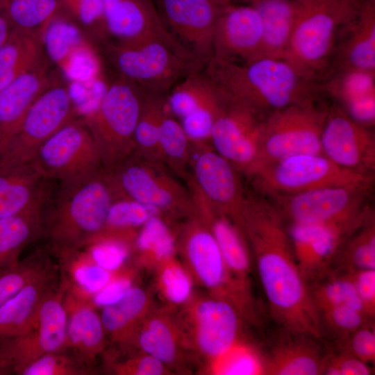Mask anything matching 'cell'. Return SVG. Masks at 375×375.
I'll use <instances>...</instances> for the list:
<instances>
[{
	"label": "cell",
	"mask_w": 375,
	"mask_h": 375,
	"mask_svg": "<svg viewBox=\"0 0 375 375\" xmlns=\"http://www.w3.org/2000/svg\"><path fill=\"white\" fill-rule=\"evenodd\" d=\"M158 148L159 161L185 183L190 176L192 145L178 120L168 110L167 102Z\"/></svg>",
	"instance_id": "obj_36"
},
{
	"label": "cell",
	"mask_w": 375,
	"mask_h": 375,
	"mask_svg": "<svg viewBox=\"0 0 375 375\" xmlns=\"http://www.w3.org/2000/svg\"><path fill=\"white\" fill-rule=\"evenodd\" d=\"M281 335L260 349L263 374L319 375L323 374L326 347L322 340L283 328Z\"/></svg>",
	"instance_id": "obj_24"
},
{
	"label": "cell",
	"mask_w": 375,
	"mask_h": 375,
	"mask_svg": "<svg viewBox=\"0 0 375 375\" xmlns=\"http://www.w3.org/2000/svg\"><path fill=\"white\" fill-rule=\"evenodd\" d=\"M48 200L0 219V269L17 263L22 251L42 235L43 211Z\"/></svg>",
	"instance_id": "obj_34"
},
{
	"label": "cell",
	"mask_w": 375,
	"mask_h": 375,
	"mask_svg": "<svg viewBox=\"0 0 375 375\" xmlns=\"http://www.w3.org/2000/svg\"><path fill=\"white\" fill-rule=\"evenodd\" d=\"M342 350L369 365L375 361V331L374 321L369 322L344 339L332 343Z\"/></svg>",
	"instance_id": "obj_53"
},
{
	"label": "cell",
	"mask_w": 375,
	"mask_h": 375,
	"mask_svg": "<svg viewBox=\"0 0 375 375\" xmlns=\"http://www.w3.org/2000/svg\"><path fill=\"white\" fill-rule=\"evenodd\" d=\"M111 361L108 367L118 375H162L168 372L163 362L145 353L122 361Z\"/></svg>",
	"instance_id": "obj_55"
},
{
	"label": "cell",
	"mask_w": 375,
	"mask_h": 375,
	"mask_svg": "<svg viewBox=\"0 0 375 375\" xmlns=\"http://www.w3.org/2000/svg\"><path fill=\"white\" fill-rule=\"evenodd\" d=\"M132 276L128 271L120 269L116 276L92 297L96 307H104L119 300L132 287Z\"/></svg>",
	"instance_id": "obj_57"
},
{
	"label": "cell",
	"mask_w": 375,
	"mask_h": 375,
	"mask_svg": "<svg viewBox=\"0 0 375 375\" xmlns=\"http://www.w3.org/2000/svg\"><path fill=\"white\" fill-rule=\"evenodd\" d=\"M58 67L67 83L89 81L105 72L99 51L90 41L75 47Z\"/></svg>",
	"instance_id": "obj_45"
},
{
	"label": "cell",
	"mask_w": 375,
	"mask_h": 375,
	"mask_svg": "<svg viewBox=\"0 0 375 375\" xmlns=\"http://www.w3.org/2000/svg\"><path fill=\"white\" fill-rule=\"evenodd\" d=\"M31 166L43 178L59 184L79 181L103 168L94 138L79 118L73 119L44 142Z\"/></svg>",
	"instance_id": "obj_14"
},
{
	"label": "cell",
	"mask_w": 375,
	"mask_h": 375,
	"mask_svg": "<svg viewBox=\"0 0 375 375\" xmlns=\"http://www.w3.org/2000/svg\"><path fill=\"white\" fill-rule=\"evenodd\" d=\"M143 96L144 90L138 86L114 75L97 111L82 119L107 171L134 153V133Z\"/></svg>",
	"instance_id": "obj_9"
},
{
	"label": "cell",
	"mask_w": 375,
	"mask_h": 375,
	"mask_svg": "<svg viewBox=\"0 0 375 375\" xmlns=\"http://www.w3.org/2000/svg\"><path fill=\"white\" fill-rule=\"evenodd\" d=\"M333 267L344 270L375 269L374 211L342 245Z\"/></svg>",
	"instance_id": "obj_42"
},
{
	"label": "cell",
	"mask_w": 375,
	"mask_h": 375,
	"mask_svg": "<svg viewBox=\"0 0 375 375\" xmlns=\"http://www.w3.org/2000/svg\"><path fill=\"white\" fill-rule=\"evenodd\" d=\"M47 248L37 249L17 263L0 269V307L54 263Z\"/></svg>",
	"instance_id": "obj_44"
},
{
	"label": "cell",
	"mask_w": 375,
	"mask_h": 375,
	"mask_svg": "<svg viewBox=\"0 0 375 375\" xmlns=\"http://www.w3.org/2000/svg\"><path fill=\"white\" fill-rule=\"evenodd\" d=\"M240 174L210 144L192 145L190 176L185 182L191 183L207 200L236 223L248 195Z\"/></svg>",
	"instance_id": "obj_17"
},
{
	"label": "cell",
	"mask_w": 375,
	"mask_h": 375,
	"mask_svg": "<svg viewBox=\"0 0 375 375\" xmlns=\"http://www.w3.org/2000/svg\"><path fill=\"white\" fill-rule=\"evenodd\" d=\"M105 72L86 82H68L67 88L77 118L84 119L93 115L99 107L109 82Z\"/></svg>",
	"instance_id": "obj_50"
},
{
	"label": "cell",
	"mask_w": 375,
	"mask_h": 375,
	"mask_svg": "<svg viewBox=\"0 0 375 375\" xmlns=\"http://www.w3.org/2000/svg\"><path fill=\"white\" fill-rule=\"evenodd\" d=\"M61 7V0H0V12L12 29L39 33Z\"/></svg>",
	"instance_id": "obj_43"
},
{
	"label": "cell",
	"mask_w": 375,
	"mask_h": 375,
	"mask_svg": "<svg viewBox=\"0 0 375 375\" xmlns=\"http://www.w3.org/2000/svg\"><path fill=\"white\" fill-rule=\"evenodd\" d=\"M323 93L331 97L352 119L368 128L375 122V72L340 68L320 83Z\"/></svg>",
	"instance_id": "obj_26"
},
{
	"label": "cell",
	"mask_w": 375,
	"mask_h": 375,
	"mask_svg": "<svg viewBox=\"0 0 375 375\" xmlns=\"http://www.w3.org/2000/svg\"><path fill=\"white\" fill-rule=\"evenodd\" d=\"M44 57L0 90V149L17 131L35 99L58 78Z\"/></svg>",
	"instance_id": "obj_27"
},
{
	"label": "cell",
	"mask_w": 375,
	"mask_h": 375,
	"mask_svg": "<svg viewBox=\"0 0 375 375\" xmlns=\"http://www.w3.org/2000/svg\"><path fill=\"white\" fill-rule=\"evenodd\" d=\"M103 3L104 0H61L62 8L97 47L106 41Z\"/></svg>",
	"instance_id": "obj_48"
},
{
	"label": "cell",
	"mask_w": 375,
	"mask_h": 375,
	"mask_svg": "<svg viewBox=\"0 0 375 375\" xmlns=\"http://www.w3.org/2000/svg\"><path fill=\"white\" fill-rule=\"evenodd\" d=\"M103 21L104 42L155 39L190 52L167 30L151 0H104Z\"/></svg>",
	"instance_id": "obj_20"
},
{
	"label": "cell",
	"mask_w": 375,
	"mask_h": 375,
	"mask_svg": "<svg viewBox=\"0 0 375 375\" xmlns=\"http://www.w3.org/2000/svg\"><path fill=\"white\" fill-rule=\"evenodd\" d=\"M59 276V264L54 263L0 307V342L29 329L42 299Z\"/></svg>",
	"instance_id": "obj_29"
},
{
	"label": "cell",
	"mask_w": 375,
	"mask_h": 375,
	"mask_svg": "<svg viewBox=\"0 0 375 375\" xmlns=\"http://www.w3.org/2000/svg\"><path fill=\"white\" fill-rule=\"evenodd\" d=\"M261 37V19L253 6L250 3L224 6L215 23L210 60L217 62L252 60L258 52Z\"/></svg>",
	"instance_id": "obj_21"
},
{
	"label": "cell",
	"mask_w": 375,
	"mask_h": 375,
	"mask_svg": "<svg viewBox=\"0 0 375 375\" xmlns=\"http://www.w3.org/2000/svg\"><path fill=\"white\" fill-rule=\"evenodd\" d=\"M171 224L162 215L151 217L138 231L133 249L141 263L158 265L172 258L177 249L176 234Z\"/></svg>",
	"instance_id": "obj_38"
},
{
	"label": "cell",
	"mask_w": 375,
	"mask_h": 375,
	"mask_svg": "<svg viewBox=\"0 0 375 375\" xmlns=\"http://www.w3.org/2000/svg\"><path fill=\"white\" fill-rule=\"evenodd\" d=\"M176 245L194 278L210 295L232 304L247 324L261 326L262 312L251 291L231 274L212 233L197 215L183 221Z\"/></svg>",
	"instance_id": "obj_6"
},
{
	"label": "cell",
	"mask_w": 375,
	"mask_h": 375,
	"mask_svg": "<svg viewBox=\"0 0 375 375\" xmlns=\"http://www.w3.org/2000/svg\"><path fill=\"white\" fill-rule=\"evenodd\" d=\"M371 188L325 187L272 199L289 223L326 224L355 231L374 211L367 203Z\"/></svg>",
	"instance_id": "obj_11"
},
{
	"label": "cell",
	"mask_w": 375,
	"mask_h": 375,
	"mask_svg": "<svg viewBox=\"0 0 375 375\" xmlns=\"http://www.w3.org/2000/svg\"><path fill=\"white\" fill-rule=\"evenodd\" d=\"M369 364L333 346L326 347L323 374L326 375H370Z\"/></svg>",
	"instance_id": "obj_54"
},
{
	"label": "cell",
	"mask_w": 375,
	"mask_h": 375,
	"mask_svg": "<svg viewBox=\"0 0 375 375\" xmlns=\"http://www.w3.org/2000/svg\"><path fill=\"white\" fill-rule=\"evenodd\" d=\"M149 306L147 292L133 285L119 300L103 307L100 317L107 339L124 347L130 346Z\"/></svg>",
	"instance_id": "obj_32"
},
{
	"label": "cell",
	"mask_w": 375,
	"mask_h": 375,
	"mask_svg": "<svg viewBox=\"0 0 375 375\" xmlns=\"http://www.w3.org/2000/svg\"><path fill=\"white\" fill-rule=\"evenodd\" d=\"M219 6H224L231 3L233 0H213ZM247 1V0H245Z\"/></svg>",
	"instance_id": "obj_60"
},
{
	"label": "cell",
	"mask_w": 375,
	"mask_h": 375,
	"mask_svg": "<svg viewBox=\"0 0 375 375\" xmlns=\"http://www.w3.org/2000/svg\"><path fill=\"white\" fill-rule=\"evenodd\" d=\"M186 304L188 340L210 364L249 342L243 332L247 323L229 302L210 295L192 297Z\"/></svg>",
	"instance_id": "obj_15"
},
{
	"label": "cell",
	"mask_w": 375,
	"mask_h": 375,
	"mask_svg": "<svg viewBox=\"0 0 375 375\" xmlns=\"http://www.w3.org/2000/svg\"><path fill=\"white\" fill-rule=\"evenodd\" d=\"M328 106L319 100L287 107L265 116L257 156L244 175L300 154L322 153L320 137Z\"/></svg>",
	"instance_id": "obj_8"
},
{
	"label": "cell",
	"mask_w": 375,
	"mask_h": 375,
	"mask_svg": "<svg viewBox=\"0 0 375 375\" xmlns=\"http://www.w3.org/2000/svg\"><path fill=\"white\" fill-rule=\"evenodd\" d=\"M171 34L206 66L212 56L213 35L221 7L213 0H156Z\"/></svg>",
	"instance_id": "obj_19"
},
{
	"label": "cell",
	"mask_w": 375,
	"mask_h": 375,
	"mask_svg": "<svg viewBox=\"0 0 375 375\" xmlns=\"http://www.w3.org/2000/svg\"><path fill=\"white\" fill-rule=\"evenodd\" d=\"M258 12L262 37L256 58H284L290 42L298 0H247Z\"/></svg>",
	"instance_id": "obj_30"
},
{
	"label": "cell",
	"mask_w": 375,
	"mask_h": 375,
	"mask_svg": "<svg viewBox=\"0 0 375 375\" xmlns=\"http://www.w3.org/2000/svg\"><path fill=\"white\" fill-rule=\"evenodd\" d=\"M67 312V350L92 373L106 346V335L92 295L69 283L65 296Z\"/></svg>",
	"instance_id": "obj_23"
},
{
	"label": "cell",
	"mask_w": 375,
	"mask_h": 375,
	"mask_svg": "<svg viewBox=\"0 0 375 375\" xmlns=\"http://www.w3.org/2000/svg\"><path fill=\"white\" fill-rule=\"evenodd\" d=\"M74 118L67 85L58 77L32 103L17 131L0 149V172L31 166L40 146Z\"/></svg>",
	"instance_id": "obj_12"
},
{
	"label": "cell",
	"mask_w": 375,
	"mask_h": 375,
	"mask_svg": "<svg viewBox=\"0 0 375 375\" xmlns=\"http://www.w3.org/2000/svg\"><path fill=\"white\" fill-rule=\"evenodd\" d=\"M12 31L5 16L0 12V47L6 41Z\"/></svg>",
	"instance_id": "obj_58"
},
{
	"label": "cell",
	"mask_w": 375,
	"mask_h": 375,
	"mask_svg": "<svg viewBox=\"0 0 375 375\" xmlns=\"http://www.w3.org/2000/svg\"><path fill=\"white\" fill-rule=\"evenodd\" d=\"M322 339L329 336L332 343L339 342L362 325L373 321L364 311L349 306H338L318 312Z\"/></svg>",
	"instance_id": "obj_47"
},
{
	"label": "cell",
	"mask_w": 375,
	"mask_h": 375,
	"mask_svg": "<svg viewBox=\"0 0 375 375\" xmlns=\"http://www.w3.org/2000/svg\"><path fill=\"white\" fill-rule=\"evenodd\" d=\"M98 49L115 76L145 92L167 94L184 77L206 67L188 51L155 39L133 42L108 41Z\"/></svg>",
	"instance_id": "obj_5"
},
{
	"label": "cell",
	"mask_w": 375,
	"mask_h": 375,
	"mask_svg": "<svg viewBox=\"0 0 375 375\" xmlns=\"http://www.w3.org/2000/svg\"><path fill=\"white\" fill-rule=\"evenodd\" d=\"M221 93L222 106L210 145L244 175L257 156L265 115Z\"/></svg>",
	"instance_id": "obj_16"
},
{
	"label": "cell",
	"mask_w": 375,
	"mask_h": 375,
	"mask_svg": "<svg viewBox=\"0 0 375 375\" xmlns=\"http://www.w3.org/2000/svg\"><path fill=\"white\" fill-rule=\"evenodd\" d=\"M157 280L161 294L172 305L186 303L192 297L191 274L174 256L158 265Z\"/></svg>",
	"instance_id": "obj_46"
},
{
	"label": "cell",
	"mask_w": 375,
	"mask_h": 375,
	"mask_svg": "<svg viewBox=\"0 0 375 375\" xmlns=\"http://www.w3.org/2000/svg\"><path fill=\"white\" fill-rule=\"evenodd\" d=\"M308 285L317 312L338 306H349L365 312L353 282L344 269L332 267Z\"/></svg>",
	"instance_id": "obj_39"
},
{
	"label": "cell",
	"mask_w": 375,
	"mask_h": 375,
	"mask_svg": "<svg viewBox=\"0 0 375 375\" xmlns=\"http://www.w3.org/2000/svg\"><path fill=\"white\" fill-rule=\"evenodd\" d=\"M92 374L70 352L65 350L40 356L22 368L18 375H88Z\"/></svg>",
	"instance_id": "obj_51"
},
{
	"label": "cell",
	"mask_w": 375,
	"mask_h": 375,
	"mask_svg": "<svg viewBox=\"0 0 375 375\" xmlns=\"http://www.w3.org/2000/svg\"><path fill=\"white\" fill-rule=\"evenodd\" d=\"M59 185L44 206L42 229L57 257L94 242L104 229L111 204L122 197L104 168L79 181Z\"/></svg>",
	"instance_id": "obj_3"
},
{
	"label": "cell",
	"mask_w": 375,
	"mask_h": 375,
	"mask_svg": "<svg viewBox=\"0 0 375 375\" xmlns=\"http://www.w3.org/2000/svg\"><path fill=\"white\" fill-rule=\"evenodd\" d=\"M38 36L44 56L58 67L75 47L90 41L62 6L40 30Z\"/></svg>",
	"instance_id": "obj_37"
},
{
	"label": "cell",
	"mask_w": 375,
	"mask_h": 375,
	"mask_svg": "<svg viewBox=\"0 0 375 375\" xmlns=\"http://www.w3.org/2000/svg\"><path fill=\"white\" fill-rule=\"evenodd\" d=\"M227 97L263 115L319 100L320 84L304 77L284 58L260 57L242 62L210 60L204 68Z\"/></svg>",
	"instance_id": "obj_2"
},
{
	"label": "cell",
	"mask_w": 375,
	"mask_h": 375,
	"mask_svg": "<svg viewBox=\"0 0 375 375\" xmlns=\"http://www.w3.org/2000/svg\"><path fill=\"white\" fill-rule=\"evenodd\" d=\"M300 272L308 283L334 265L338 252L354 231L326 224L290 223L287 227Z\"/></svg>",
	"instance_id": "obj_22"
},
{
	"label": "cell",
	"mask_w": 375,
	"mask_h": 375,
	"mask_svg": "<svg viewBox=\"0 0 375 375\" xmlns=\"http://www.w3.org/2000/svg\"><path fill=\"white\" fill-rule=\"evenodd\" d=\"M347 271L367 315H375V269Z\"/></svg>",
	"instance_id": "obj_56"
},
{
	"label": "cell",
	"mask_w": 375,
	"mask_h": 375,
	"mask_svg": "<svg viewBox=\"0 0 375 375\" xmlns=\"http://www.w3.org/2000/svg\"><path fill=\"white\" fill-rule=\"evenodd\" d=\"M322 153L336 165L374 174L375 136L372 128L352 119L339 106H328L320 137Z\"/></svg>",
	"instance_id": "obj_18"
},
{
	"label": "cell",
	"mask_w": 375,
	"mask_h": 375,
	"mask_svg": "<svg viewBox=\"0 0 375 375\" xmlns=\"http://www.w3.org/2000/svg\"><path fill=\"white\" fill-rule=\"evenodd\" d=\"M69 281L60 276L42 299L35 319L24 334L0 342V355L17 374L40 356L67 350V312L65 296Z\"/></svg>",
	"instance_id": "obj_13"
},
{
	"label": "cell",
	"mask_w": 375,
	"mask_h": 375,
	"mask_svg": "<svg viewBox=\"0 0 375 375\" xmlns=\"http://www.w3.org/2000/svg\"><path fill=\"white\" fill-rule=\"evenodd\" d=\"M298 1L285 59L304 77L320 84L331 72L339 37L367 0Z\"/></svg>",
	"instance_id": "obj_4"
},
{
	"label": "cell",
	"mask_w": 375,
	"mask_h": 375,
	"mask_svg": "<svg viewBox=\"0 0 375 375\" xmlns=\"http://www.w3.org/2000/svg\"><path fill=\"white\" fill-rule=\"evenodd\" d=\"M168 110L179 122L197 126L214 124L222 106V94L203 70L175 84L166 97Z\"/></svg>",
	"instance_id": "obj_25"
},
{
	"label": "cell",
	"mask_w": 375,
	"mask_h": 375,
	"mask_svg": "<svg viewBox=\"0 0 375 375\" xmlns=\"http://www.w3.org/2000/svg\"><path fill=\"white\" fill-rule=\"evenodd\" d=\"M158 214L160 213L150 206L127 197H119L111 204L104 229L98 238H116L133 244L140 227Z\"/></svg>",
	"instance_id": "obj_41"
},
{
	"label": "cell",
	"mask_w": 375,
	"mask_h": 375,
	"mask_svg": "<svg viewBox=\"0 0 375 375\" xmlns=\"http://www.w3.org/2000/svg\"><path fill=\"white\" fill-rule=\"evenodd\" d=\"M186 342L183 333L171 317L162 314H149L138 326L131 344L163 362L176 364L182 344Z\"/></svg>",
	"instance_id": "obj_33"
},
{
	"label": "cell",
	"mask_w": 375,
	"mask_h": 375,
	"mask_svg": "<svg viewBox=\"0 0 375 375\" xmlns=\"http://www.w3.org/2000/svg\"><path fill=\"white\" fill-rule=\"evenodd\" d=\"M108 172L122 197L154 208L172 223L197 215L187 184L159 161L133 153Z\"/></svg>",
	"instance_id": "obj_7"
},
{
	"label": "cell",
	"mask_w": 375,
	"mask_h": 375,
	"mask_svg": "<svg viewBox=\"0 0 375 375\" xmlns=\"http://www.w3.org/2000/svg\"><path fill=\"white\" fill-rule=\"evenodd\" d=\"M12 374V373L10 367L0 355V375H8Z\"/></svg>",
	"instance_id": "obj_59"
},
{
	"label": "cell",
	"mask_w": 375,
	"mask_h": 375,
	"mask_svg": "<svg viewBox=\"0 0 375 375\" xmlns=\"http://www.w3.org/2000/svg\"><path fill=\"white\" fill-rule=\"evenodd\" d=\"M167 94L144 91L134 133L135 154L159 161L158 141ZM160 162V161H159Z\"/></svg>",
	"instance_id": "obj_40"
},
{
	"label": "cell",
	"mask_w": 375,
	"mask_h": 375,
	"mask_svg": "<svg viewBox=\"0 0 375 375\" xmlns=\"http://www.w3.org/2000/svg\"><path fill=\"white\" fill-rule=\"evenodd\" d=\"M374 178L342 167L322 153H306L278 161L249 180L262 195L272 199L325 187H372Z\"/></svg>",
	"instance_id": "obj_10"
},
{
	"label": "cell",
	"mask_w": 375,
	"mask_h": 375,
	"mask_svg": "<svg viewBox=\"0 0 375 375\" xmlns=\"http://www.w3.org/2000/svg\"><path fill=\"white\" fill-rule=\"evenodd\" d=\"M44 57L38 33L12 29L0 47V90Z\"/></svg>",
	"instance_id": "obj_35"
},
{
	"label": "cell",
	"mask_w": 375,
	"mask_h": 375,
	"mask_svg": "<svg viewBox=\"0 0 375 375\" xmlns=\"http://www.w3.org/2000/svg\"><path fill=\"white\" fill-rule=\"evenodd\" d=\"M340 68L375 72L374 0L365 1L339 37L330 73Z\"/></svg>",
	"instance_id": "obj_28"
},
{
	"label": "cell",
	"mask_w": 375,
	"mask_h": 375,
	"mask_svg": "<svg viewBox=\"0 0 375 375\" xmlns=\"http://www.w3.org/2000/svg\"><path fill=\"white\" fill-rule=\"evenodd\" d=\"M83 249L99 266L115 272L124 265L131 254L132 244L116 238L102 237Z\"/></svg>",
	"instance_id": "obj_52"
},
{
	"label": "cell",
	"mask_w": 375,
	"mask_h": 375,
	"mask_svg": "<svg viewBox=\"0 0 375 375\" xmlns=\"http://www.w3.org/2000/svg\"><path fill=\"white\" fill-rule=\"evenodd\" d=\"M262 369L260 349L250 342L237 347L210 364V371L215 374H263Z\"/></svg>",
	"instance_id": "obj_49"
},
{
	"label": "cell",
	"mask_w": 375,
	"mask_h": 375,
	"mask_svg": "<svg viewBox=\"0 0 375 375\" xmlns=\"http://www.w3.org/2000/svg\"><path fill=\"white\" fill-rule=\"evenodd\" d=\"M49 182L31 166L0 172V219L48 200Z\"/></svg>",
	"instance_id": "obj_31"
},
{
	"label": "cell",
	"mask_w": 375,
	"mask_h": 375,
	"mask_svg": "<svg viewBox=\"0 0 375 375\" xmlns=\"http://www.w3.org/2000/svg\"><path fill=\"white\" fill-rule=\"evenodd\" d=\"M238 224L254 258L271 316L287 331L322 340L308 283L278 210L265 197L248 194Z\"/></svg>",
	"instance_id": "obj_1"
}]
</instances>
